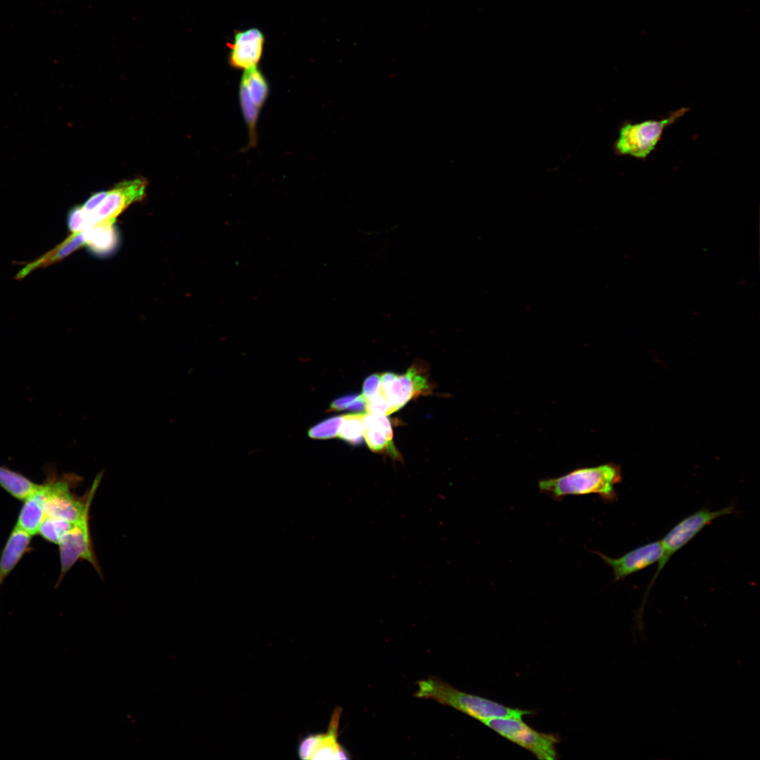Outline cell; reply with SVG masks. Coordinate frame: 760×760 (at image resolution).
<instances>
[{"label": "cell", "mask_w": 760, "mask_h": 760, "mask_svg": "<svg viewBox=\"0 0 760 760\" xmlns=\"http://www.w3.org/2000/svg\"><path fill=\"white\" fill-rule=\"evenodd\" d=\"M342 709L336 707L324 733L308 734L297 747L301 759H348L350 754L338 742V723Z\"/></svg>", "instance_id": "cell-9"}, {"label": "cell", "mask_w": 760, "mask_h": 760, "mask_svg": "<svg viewBox=\"0 0 760 760\" xmlns=\"http://www.w3.org/2000/svg\"><path fill=\"white\" fill-rule=\"evenodd\" d=\"M363 415L364 414L361 413L344 415L343 422L338 432V437L353 445L361 444L364 440L365 425Z\"/></svg>", "instance_id": "cell-18"}, {"label": "cell", "mask_w": 760, "mask_h": 760, "mask_svg": "<svg viewBox=\"0 0 760 760\" xmlns=\"http://www.w3.org/2000/svg\"><path fill=\"white\" fill-rule=\"evenodd\" d=\"M48 484H40L39 488L24 500L15 526L30 536L37 535L44 517L47 499Z\"/></svg>", "instance_id": "cell-13"}, {"label": "cell", "mask_w": 760, "mask_h": 760, "mask_svg": "<svg viewBox=\"0 0 760 760\" xmlns=\"http://www.w3.org/2000/svg\"><path fill=\"white\" fill-rule=\"evenodd\" d=\"M367 412L388 415L391 414V407L388 400L381 393L379 395L367 401Z\"/></svg>", "instance_id": "cell-24"}, {"label": "cell", "mask_w": 760, "mask_h": 760, "mask_svg": "<svg viewBox=\"0 0 760 760\" xmlns=\"http://www.w3.org/2000/svg\"><path fill=\"white\" fill-rule=\"evenodd\" d=\"M75 524L45 517L40 524L37 534H39L45 540L58 545Z\"/></svg>", "instance_id": "cell-20"}, {"label": "cell", "mask_w": 760, "mask_h": 760, "mask_svg": "<svg viewBox=\"0 0 760 760\" xmlns=\"http://www.w3.org/2000/svg\"><path fill=\"white\" fill-rule=\"evenodd\" d=\"M31 537L16 526L11 532L0 557V588L4 580L28 551Z\"/></svg>", "instance_id": "cell-15"}, {"label": "cell", "mask_w": 760, "mask_h": 760, "mask_svg": "<svg viewBox=\"0 0 760 760\" xmlns=\"http://www.w3.org/2000/svg\"><path fill=\"white\" fill-rule=\"evenodd\" d=\"M108 191H99L91 196L82 206L86 215L93 213L103 202L107 195Z\"/></svg>", "instance_id": "cell-25"}, {"label": "cell", "mask_w": 760, "mask_h": 760, "mask_svg": "<svg viewBox=\"0 0 760 760\" xmlns=\"http://www.w3.org/2000/svg\"><path fill=\"white\" fill-rule=\"evenodd\" d=\"M343 419L344 415L328 418L311 427L308 431V435L314 439L335 438L338 435Z\"/></svg>", "instance_id": "cell-21"}, {"label": "cell", "mask_w": 760, "mask_h": 760, "mask_svg": "<svg viewBox=\"0 0 760 760\" xmlns=\"http://www.w3.org/2000/svg\"><path fill=\"white\" fill-rule=\"evenodd\" d=\"M501 736L533 753L540 760H554L557 753V737L539 733L522 721L521 718H495L483 721Z\"/></svg>", "instance_id": "cell-4"}, {"label": "cell", "mask_w": 760, "mask_h": 760, "mask_svg": "<svg viewBox=\"0 0 760 760\" xmlns=\"http://www.w3.org/2000/svg\"><path fill=\"white\" fill-rule=\"evenodd\" d=\"M622 481L621 469L614 463L574 469L567 474L538 481V488L555 500L566 495L597 494L604 501L614 502L615 486Z\"/></svg>", "instance_id": "cell-1"}, {"label": "cell", "mask_w": 760, "mask_h": 760, "mask_svg": "<svg viewBox=\"0 0 760 760\" xmlns=\"http://www.w3.org/2000/svg\"><path fill=\"white\" fill-rule=\"evenodd\" d=\"M0 486L15 499L24 501L39 488L40 484L32 481L19 472L0 465Z\"/></svg>", "instance_id": "cell-17"}, {"label": "cell", "mask_w": 760, "mask_h": 760, "mask_svg": "<svg viewBox=\"0 0 760 760\" xmlns=\"http://www.w3.org/2000/svg\"><path fill=\"white\" fill-rule=\"evenodd\" d=\"M367 400L365 397L362 394L358 395L348 408V410L353 412L354 413L365 414L367 412Z\"/></svg>", "instance_id": "cell-27"}, {"label": "cell", "mask_w": 760, "mask_h": 760, "mask_svg": "<svg viewBox=\"0 0 760 760\" xmlns=\"http://www.w3.org/2000/svg\"><path fill=\"white\" fill-rule=\"evenodd\" d=\"M87 236V229L72 233L52 250L27 264L17 274L16 279H23L36 269L49 266L64 259L80 247L86 245Z\"/></svg>", "instance_id": "cell-14"}, {"label": "cell", "mask_w": 760, "mask_h": 760, "mask_svg": "<svg viewBox=\"0 0 760 760\" xmlns=\"http://www.w3.org/2000/svg\"><path fill=\"white\" fill-rule=\"evenodd\" d=\"M690 108H681L659 120H647L633 123L624 121L619 128L618 138L613 144L616 156H631L644 160L656 148L665 129L683 116Z\"/></svg>", "instance_id": "cell-3"}, {"label": "cell", "mask_w": 760, "mask_h": 760, "mask_svg": "<svg viewBox=\"0 0 760 760\" xmlns=\"http://www.w3.org/2000/svg\"><path fill=\"white\" fill-rule=\"evenodd\" d=\"M381 374L374 373L368 376L362 386V395L369 401L381 393Z\"/></svg>", "instance_id": "cell-23"}, {"label": "cell", "mask_w": 760, "mask_h": 760, "mask_svg": "<svg viewBox=\"0 0 760 760\" xmlns=\"http://www.w3.org/2000/svg\"><path fill=\"white\" fill-rule=\"evenodd\" d=\"M358 395L348 394L341 396L331 402L329 407L330 411H341L348 410Z\"/></svg>", "instance_id": "cell-26"}, {"label": "cell", "mask_w": 760, "mask_h": 760, "mask_svg": "<svg viewBox=\"0 0 760 760\" xmlns=\"http://www.w3.org/2000/svg\"><path fill=\"white\" fill-rule=\"evenodd\" d=\"M265 36L262 31L251 27L237 32L229 45V63L237 70L257 67L262 55Z\"/></svg>", "instance_id": "cell-11"}, {"label": "cell", "mask_w": 760, "mask_h": 760, "mask_svg": "<svg viewBox=\"0 0 760 760\" xmlns=\"http://www.w3.org/2000/svg\"><path fill=\"white\" fill-rule=\"evenodd\" d=\"M432 388L422 367L412 365L403 374H398L387 398L393 413L413 398L423 394H429Z\"/></svg>", "instance_id": "cell-12"}, {"label": "cell", "mask_w": 760, "mask_h": 760, "mask_svg": "<svg viewBox=\"0 0 760 760\" xmlns=\"http://www.w3.org/2000/svg\"><path fill=\"white\" fill-rule=\"evenodd\" d=\"M363 436L368 448L372 452L386 453L393 460L402 461L401 454L396 449L393 441H387L378 431L365 426Z\"/></svg>", "instance_id": "cell-19"}, {"label": "cell", "mask_w": 760, "mask_h": 760, "mask_svg": "<svg viewBox=\"0 0 760 760\" xmlns=\"http://www.w3.org/2000/svg\"><path fill=\"white\" fill-rule=\"evenodd\" d=\"M67 225L72 233L87 229V217L81 205L72 208L68 213Z\"/></svg>", "instance_id": "cell-22"}, {"label": "cell", "mask_w": 760, "mask_h": 760, "mask_svg": "<svg viewBox=\"0 0 760 760\" xmlns=\"http://www.w3.org/2000/svg\"><path fill=\"white\" fill-rule=\"evenodd\" d=\"M89 505L82 518L63 537L58 544L61 572L56 586L62 582L65 574L79 560L89 562L101 577L102 571L95 554L90 532V508Z\"/></svg>", "instance_id": "cell-6"}, {"label": "cell", "mask_w": 760, "mask_h": 760, "mask_svg": "<svg viewBox=\"0 0 760 760\" xmlns=\"http://www.w3.org/2000/svg\"><path fill=\"white\" fill-rule=\"evenodd\" d=\"M114 223L101 222L87 229L86 246L95 254L103 255L110 253L118 246V235L113 227Z\"/></svg>", "instance_id": "cell-16"}, {"label": "cell", "mask_w": 760, "mask_h": 760, "mask_svg": "<svg viewBox=\"0 0 760 760\" xmlns=\"http://www.w3.org/2000/svg\"><path fill=\"white\" fill-rule=\"evenodd\" d=\"M595 553L612 568L614 581H617L659 562L663 555V548L661 541L657 540L639 546L617 558L600 552Z\"/></svg>", "instance_id": "cell-10"}, {"label": "cell", "mask_w": 760, "mask_h": 760, "mask_svg": "<svg viewBox=\"0 0 760 760\" xmlns=\"http://www.w3.org/2000/svg\"><path fill=\"white\" fill-rule=\"evenodd\" d=\"M733 512L734 507L732 505L716 511L702 508L685 517L675 525L660 540L663 548V555L658 562L657 569L649 584L647 593L654 585L661 571L673 555L688 543L706 526L710 524L713 520Z\"/></svg>", "instance_id": "cell-5"}, {"label": "cell", "mask_w": 760, "mask_h": 760, "mask_svg": "<svg viewBox=\"0 0 760 760\" xmlns=\"http://www.w3.org/2000/svg\"><path fill=\"white\" fill-rule=\"evenodd\" d=\"M146 181L141 178L123 181L108 191L101 205L86 215L87 229L101 222L114 223L117 217L132 203L141 201L146 194Z\"/></svg>", "instance_id": "cell-7"}, {"label": "cell", "mask_w": 760, "mask_h": 760, "mask_svg": "<svg viewBox=\"0 0 760 760\" xmlns=\"http://www.w3.org/2000/svg\"><path fill=\"white\" fill-rule=\"evenodd\" d=\"M269 92L268 82L258 66L243 71L239 84V99L252 144L256 142L257 121Z\"/></svg>", "instance_id": "cell-8"}, {"label": "cell", "mask_w": 760, "mask_h": 760, "mask_svg": "<svg viewBox=\"0 0 760 760\" xmlns=\"http://www.w3.org/2000/svg\"><path fill=\"white\" fill-rule=\"evenodd\" d=\"M414 695L418 698L432 699L440 704L453 707L481 722L495 718H522L531 712L510 708L496 702L460 691L435 677L417 683Z\"/></svg>", "instance_id": "cell-2"}]
</instances>
